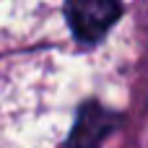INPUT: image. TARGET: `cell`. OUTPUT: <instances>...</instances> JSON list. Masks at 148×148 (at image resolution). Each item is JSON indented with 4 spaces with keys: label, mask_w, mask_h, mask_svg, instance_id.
Returning <instances> with one entry per match:
<instances>
[{
    "label": "cell",
    "mask_w": 148,
    "mask_h": 148,
    "mask_svg": "<svg viewBox=\"0 0 148 148\" xmlns=\"http://www.w3.org/2000/svg\"><path fill=\"white\" fill-rule=\"evenodd\" d=\"M122 3L120 0H68L65 16L78 42L94 44L99 42L120 18Z\"/></svg>",
    "instance_id": "6da1fadb"
},
{
    "label": "cell",
    "mask_w": 148,
    "mask_h": 148,
    "mask_svg": "<svg viewBox=\"0 0 148 148\" xmlns=\"http://www.w3.org/2000/svg\"><path fill=\"white\" fill-rule=\"evenodd\" d=\"M112 130V114L96 104H86L78 114V125L68 138V148H96Z\"/></svg>",
    "instance_id": "7a4b0ae2"
}]
</instances>
